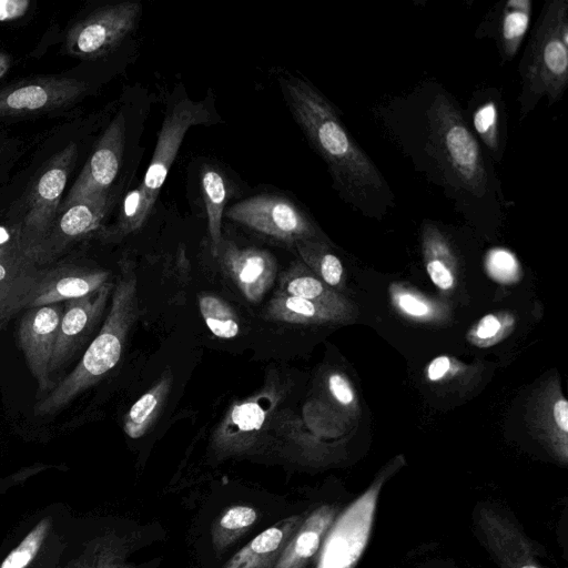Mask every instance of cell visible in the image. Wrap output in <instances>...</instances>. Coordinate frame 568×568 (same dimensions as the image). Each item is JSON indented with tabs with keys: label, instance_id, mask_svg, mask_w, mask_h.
Segmentation results:
<instances>
[{
	"label": "cell",
	"instance_id": "obj_39",
	"mask_svg": "<svg viewBox=\"0 0 568 568\" xmlns=\"http://www.w3.org/2000/svg\"><path fill=\"white\" fill-rule=\"evenodd\" d=\"M449 359L446 356H439L429 364L427 374L430 381L440 379L449 369Z\"/></svg>",
	"mask_w": 568,
	"mask_h": 568
},
{
	"label": "cell",
	"instance_id": "obj_4",
	"mask_svg": "<svg viewBox=\"0 0 568 568\" xmlns=\"http://www.w3.org/2000/svg\"><path fill=\"white\" fill-rule=\"evenodd\" d=\"M429 148L453 186L483 197L488 195L489 175L481 146L458 106L438 94L427 110Z\"/></svg>",
	"mask_w": 568,
	"mask_h": 568
},
{
	"label": "cell",
	"instance_id": "obj_34",
	"mask_svg": "<svg viewBox=\"0 0 568 568\" xmlns=\"http://www.w3.org/2000/svg\"><path fill=\"white\" fill-rule=\"evenodd\" d=\"M427 272L435 285L443 290L453 286L454 277L444 262L440 260H432L427 263Z\"/></svg>",
	"mask_w": 568,
	"mask_h": 568
},
{
	"label": "cell",
	"instance_id": "obj_35",
	"mask_svg": "<svg viewBox=\"0 0 568 568\" xmlns=\"http://www.w3.org/2000/svg\"><path fill=\"white\" fill-rule=\"evenodd\" d=\"M30 6L29 0H0V22L13 21L23 17Z\"/></svg>",
	"mask_w": 568,
	"mask_h": 568
},
{
	"label": "cell",
	"instance_id": "obj_41",
	"mask_svg": "<svg viewBox=\"0 0 568 568\" xmlns=\"http://www.w3.org/2000/svg\"><path fill=\"white\" fill-rule=\"evenodd\" d=\"M493 265L495 270L509 271L514 266V260L509 254L505 252H498L493 257Z\"/></svg>",
	"mask_w": 568,
	"mask_h": 568
},
{
	"label": "cell",
	"instance_id": "obj_28",
	"mask_svg": "<svg viewBox=\"0 0 568 568\" xmlns=\"http://www.w3.org/2000/svg\"><path fill=\"white\" fill-rule=\"evenodd\" d=\"M471 123L490 154L499 160L503 153L501 114L496 98L485 99L473 111Z\"/></svg>",
	"mask_w": 568,
	"mask_h": 568
},
{
	"label": "cell",
	"instance_id": "obj_32",
	"mask_svg": "<svg viewBox=\"0 0 568 568\" xmlns=\"http://www.w3.org/2000/svg\"><path fill=\"white\" fill-rule=\"evenodd\" d=\"M128 544L124 539L108 535L95 542L90 561L83 568H140L125 562Z\"/></svg>",
	"mask_w": 568,
	"mask_h": 568
},
{
	"label": "cell",
	"instance_id": "obj_42",
	"mask_svg": "<svg viewBox=\"0 0 568 568\" xmlns=\"http://www.w3.org/2000/svg\"><path fill=\"white\" fill-rule=\"evenodd\" d=\"M11 65V59L10 57L4 53L0 52V79L8 72Z\"/></svg>",
	"mask_w": 568,
	"mask_h": 568
},
{
	"label": "cell",
	"instance_id": "obj_29",
	"mask_svg": "<svg viewBox=\"0 0 568 568\" xmlns=\"http://www.w3.org/2000/svg\"><path fill=\"white\" fill-rule=\"evenodd\" d=\"M278 292L328 306L332 303L331 294L323 282L308 273V270L298 262L283 273Z\"/></svg>",
	"mask_w": 568,
	"mask_h": 568
},
{
	"label": "cell",
	"instance_id": "obj_37",
	"mask_svg": "<svg viewBox=\"0 0 568 568\" xmlns=\"http://www.w3.org/2000/svg\"><path fill=\"white\" fill-rule=\"evenodd\" d=\"M398 303L403 311L413 316H423L428 312L426 304L408 294L400 295Z\"/></svg>",
	"mask_w": 568,
	"mask_h": 568
},
{
	"label": "cell",
	"instance_id": "obj_19",
	"mask_svg": "<svg viewBox=\"0 0 568 568\" xmlns=\"http://www.w3.org/2000/svg\"><path fill=\"white\" fill-rule=\"evenodd\" d=\"M305 516L286 517L240 549L222 568H272Z\"/></svg>",
	"mask_w": 568,
	"mask_h": 568
},
{
	"label": "cell",
	"instance_id": "obj_1",
	"mask_svg": "<svg viewBox=\"0 0 568 568\" xmlns=\"http://www.w3.org/2000/svg\"><path fill=\"white\" fill-rule=\"evenodd\" d=\"M293 118L328 166L345 201L357 209H383L392 193L374 162L343 125L334 105L308 82L280 80Z\"/></svg>",
	"mask_w": 568,
	"mask_h": 568
},
{
	"label": "cell",
	"instance_id": "obj_22",
	"mask_svg": "<svg viewBox=\"0 0 568 568\" xmlns=\"http://www.w3.org/2000/svg\"><path fill=\"white\" fill-rule=\"evenodd\" d=\"M172 376L166 371L162 377L144 393L129 409L124 417L125 434L135 439L142 437L154 424L169 394Z\"/></svg>",
	"mask_w": 568,
	"mask_h": 568
},
{
	"label": "cell",
	"instance_id": "obj_10",
	"mask_svg": "<svg viewBox=\"0 0 568 568\" xmlns=\"http://www.w3.org/2000/svg\"><path fill=\"white\" fill-rule=\"evenodd\" d=\"M379 495L372 486L338 518L323 548L318 568H352L368 541Z\"/></svg>",
	"mask_w": 568,
	"mask_h": 568
},
{
	"label": "cell",
	"instance_id": "obj_33",
	"mask_svg": "<svg viewBox=\"0 0 568 568\" xmlns=\"http://www.w3.org/2000/svg\"><path fill=\"white\" fill-rule=\"evenodd\" d=\"M50 528L49 518L40 520L3 559L0 568H26L39 552Z\"/></svg>",
	"mask_w": 568,
	"mask_h": 568
},
{
	"label": "cell",
	"instance_id": "obj_30",
	"mask_svg": "<svg viewBox=\"0 0 568 568\" xmlns=\"http://www.w3.org/2000/svg\"><path fill=\"white\" fill-rule=\"evenodd\" d=\"M199 308L209 329L220 338H233L240 326L236 313L221 297L204 294L199 297Z\"/></svg>",
	"mask_w": 568,
	"mask_h": 568
},
{
	"label": "cell",
	"instance_id": "obj_40",
	"mask_svg": "<svg viewBox=\"0 0 568 568\" xmlns=\"http://www.w3.org/2000/svg\"><path fill=\"white\" fill-rule=\"evenodd\" d=\"M554 418L556 425L564 432H568V403L566 399H558L554 405Z\"/></svg>",
	"mask_w": 568,
	"mask_h": 568
},
{
	"label": "cell",
	"instance_id": "obj_38",
	"mask_svg": "<svg viewBox=\"0 0 568 568\" xmlns=\"http://www.w3.org/2000/svg\"><path fill=\"white\" fill-rule=\"evenodd\" d=\"M500 328L499 321L494 315L484 316L477 326L476 334L480 338H489L497 334Z\"/></svg>",
	"mask_w": 568,
	"mask_h": 568
},
{
	"label": "cell",
	"instance_id": "obj_20",
	"mask_svg": "<svg viewBox=\"0 0 568 568\" xmlns=\"http://www.w3.org/2000/svg\"><path fill=\"white\" fill-rule=\"evenodd\" d=\"M335 508L323 505L304 518L272 568H304L333 523Z\"/></svg>",
	"mask_w": 568,
	"mask_h": 568
},
{
	"label": "cell",
	"instance_id": "obj_8",
	"mask_svg": "<svg viewBox=\"0 0 568 568\" xmlns=\"http://www.w3.org/2000/svg\"><path fill=\"white\" fill-rule=\"evenodd\" d=\"M140 13L141 4L136 1L100 8L69 30L68 52L84 59L108 53L134 29Z\"/></svg>",
	"mask_w": 568,
	"mask_h": 568
},
{
	"label": "cell",
	"instance_id": "obj_12",
	"mask_svg": "<svg viewBox=\"0 0 568 568\" xmlns=\"http://www.w3.org/2000/svg\"><path fill=\"white\" fill-rule=\"evenodd\" d=\"M124 139L125 119L119 113L100 138L65 200L60 204L58 213L82 200L109 197V189L120 170Z\"/></svg>",
	"mask_w": 568,
	"mask_h": 568
},
{
	"label": "cell",
	"instance_id": "obj_25",
	"mask_svg": "<svg viewBox=\"0 0 568 568\" xmlns=\"http://www.w3.org/2000/svg\"><path fill=\"white\" fill-rule=\"evenodd\" d=\"M201 190L207 216L211 251L215 255L223 240L221 226L227 201L226 183L219 171L206 168L201 172Z\"/></svg>",
	"mask_w": 568,
	"mask_h": 568
},
{
	"label": "cell",
	"instance_id": "obj_13",
	"mask_svg": "<svg viewBox=\"0 0 568 568\" xmlns=\"http://www.w3.org/2000/svg\"><path fill=\"white\" fill-rule=\"evenodd\" d=\"M112 290L113 283L110 281L94 293L63 302L51 361V375L67 365L94 333Z\"/></svg>",
	"mask_w": 568,
	"mask_h": 568
},
{
	"label": "cell",
	"instance_id": "obj_21",
	"mask_svg": "<svg viewBox=\"0 0 568 568\" xmlns=\"http://www.w3.org/2000/svg\"><path fill=\"white\" fill-rule=\"evenodd\" d=\"M481 524L490 547L505 568H540L521 536L494 514H481Z\"/></svg>",
	"mask_w": 568,
	"mask_h": 568
},
{
	"label": "cell",
	"instance_id": "obj_16",
	"mask_svg": "<svg viewBox=\"0 0 568 568\" xmlns=\"http://www.w3.org/2000/svg\"><path fill=\"white\" fill-rule=\"evenodd\" d=\"M278 399L276 389L266 388L231 406L213 435V448L223 455L242 454L251 449Z\"/></svg>",
	"mask_w": 568,
	"mask_h": 568
},
{
	"label": "cell",
	"instance_id": "obj_2",
	"mask_svg": "<svg viewBox=\"0 0 568 568\" xmlns=\"http://www.w3.org/2000/svg\"><path fill=\"white\" fill-rule=\"evenodd\" d=\"M138 313L136 275L130 263L121 262L103 325L73 371L36 404L34 414L53 415L99 383L119 363Z\"/></svg>",
	"mask_w": 568,
	"mask_h": 568
},
{
	"label": "cell",
	"instance_id": "obj_5",
	"mask_svg": "<svg viewBox=\"0 0 568 568\" xmlns=\"http://www.w3.org/2000/svg\"><path fill=\"white\" fill-rule=\"evenodd\" d=\"M41 268L23 239L20 222L0 225V332L26 308Z\"/></svg>",
	"mask_w": 568,
	"mask_h": 568
},
{
	"label": "cell",
	"instance_id": "obj_6",
	"mask_svg": "<svg viewBox=\"0 0 568 568\" xmlns=\"http://www.w3.org/2000/svg\"><path fill=\"white\" fill-rule=\"evenodd\" d=\"M226 215L287 243L295 244L316 236V229L307 215L292 201L275 194H260L240 201L227 210Z\"/></svg>",
	"mask_w": 568,
	"mask_h": 568
},
{
	"label": "cell",
	"instance_id": "obj_7",
	"mask_svg": "<svg viewBox=\"0 0 568 568\" xmlns=\"http://www.w3.org/2000/svg\"><path fill=\"white\" fill-rule=\"evenodd\" d=\"M211 118L212 113L205 101L183 98L170 108L159 132L150 164L140 184L152 206L158 200L187 130L194 125L209 123Z\"/></svg>",
	"mask_w": 568,
	"mask_h": 568
},
{
	"label": "cell",
	"instance_id": "obj_3",
	"mask_svg": "<svg viewBox=\"0 0 568 568\" xmlns=\"http://www.w3.org/2000/svg\"><path fill=\"white\" fill-rule=\"evenodd\" d=\"M519 74L520 119L542 98L552 105L562 97L568 84L567 0H550L544 6L520 60Z\"/></svg>",
	"mask_w": 568,
	"mask_h": 568
},
{
	"label": "cell",
	"instance_id": "obj_11",
	"mask_svg": "<svg viewBox=\"0 0 568 568\" xmlns=\"http://www.w3.org/2000/svg\"><path fill=\"white\" fill-rule=\"evenodd\" d=\"M62 312L63 303L28 308L17 327L18 346L44 395L54 387L50 367Z\"/></svg>",
	"mask_w": 568,
	"mask_h": 568
},
{
	"label": "cell",
	"instance_id": "obj_31",
	"mask_svg": "<svg viewBox=\"0 0 568 568\" xmlns=\"http://www.w3.org/2000/svg\"><path fill=\"white\" fill-rule=\"evenodd\" d=\"M302 260L331 286L341 282L343 266L339 258L324 248L316 240H302L295 243Z\"/></svg>",
	"mask_w": 568,
	"mask_h": 568
},
{
	"label": "cell",
	"instance_id": "obj_14",
	"mask_svg": "<svg viewBox=\"0 0 568 568\" xmlns=\"http://www.w3.org/2000/svg\"><path fill=\"white\" fill-rule=\"evenodd\" d=\"M88 90L81 80L41 77L0 91V119L48 112L78 101Z\"/></svg>",
	"mask_w": 568,
	"mask_h": 568
},
{
	"label": "cell",
	"instance_id": "obj_15",
	"mask_svg": "<svg viewBox=\"0 0 568 568\" xmlns=\"http://www.w3.org/2000/svg\"><path fill=\"white\" fill-rule=\"evenodd\" d=\"M109 197L82 200L57 214L43 237L31 250L39 265L52 263L75 242L101 227Z\"/></svg>",
	"mask_w": 568,
	"mask_h": 568
},
{
	"label": "cell",
	"instance_id": "obj_26",
	"mask_svg": "<svg viewBox=\"0 0 568 568\" xmlns=\"http://www.w3.org/2000/svg\"><path fill=\"white\" fill-rule=\"evenodd\" d=\"M153 206L145 192L139 185L124 197L116 223L101 232L105 242L118 241L139 230L149 217Z\"/></svg>",
	"mask_w": 568,
	"mask_h": 568
},
{
	"label": "cell",
	"instance_id": "obj_17",
	"mask_svg": "<svg viewBox=\"0 0 568 568\" xmlns=\"http://www.w3.org/2000/svg\"><path fill=\"white\" fill-rule=\"evenodd\" d=\"M110 272L75 264L41 268L26 308L63 303L94 293L110 282Z\"/></svg>",
	"mask_w": 568,
	"mask_h": 568
},
{
	"label": "cell",
	"instance_id": "obj_24",
	"mask_svg": "<svg viewBox=\"0 0 568 568\" xmlns=\"http://www.w3.org/2000/svg\"><path fill=\"white\" fill-rule=\"evenodd\" d=\"M332 312L328 305L277 292L267 304L265 317L288 324H307L327 320Z\"/></svg>",
	"mask_w": 568,
	"mask_h": 568
},
{
	"label": "cell",
	"instance_id": "obj_9",
	"mask_svg": "<svg viewBox=\"0 0 568 568\" xmlns=\"http://www.w3.org/2000/svg\"><path fill=\"white\" fill-rule=\"evenodd\" d=\"M77 159V145L69 143L57 153L32 186L20 222L30 250L43 237L57 216L62 193Z\"/></svg>",
	"mask_w": 568,
	"mask_h": 568
},
{
	"label": "cell",
	"instance_id": "obj_18",
	"mask_svg": "<svg viewBox=\"0 0 568 568\" xmlns=\"http://www.w3.org/2000/svg\"><path fill=\"white\" fill-rule=\"evenodd\" d=\"M214 256L250 302L261 301L275 280L276 262L265 250L239 247L232 241L223 239Z\"/></svg>",
	"mask_w": 568,
	"mask_h": 568
},
{
	"label": "cell",
	"instance_id": "obj_27",
	"mask_svg": "<svg viewBox=\"0 0 568 568\" xmlns=\"http://www.w3.org/2000/svg\"><path fill=\"white\" fill-rule=\"evenodd\" d=\"M257 520V511L247 505L227 508L212 527V545L216 552L234 544Z\"/></svg>",
	"mask_w": 568,
	"mask_h": 568
},
{
	"label": "cell",
	"instance_id": "obj_36",
	"mask_svg": "<svg viewBox=\"0 0 568 568\" xmlns=\"http://www.w3.org/2000/svg\"><path fill=\"white\" fill-rule=\"evenodd\" d=\"M328 388L334 398L343 405H348L354 399L348 382L338 374L331 375L328 378Z\"/></svg>",
	"mask_w": 568,
	"mask_h": 568
},
{
	"label": "cell",
	"instance_id": "obj_43",
	"mask_svg": "<svg viewBox=\"0 0 568 568\" xmlns=\"http://www.w3.org/2000/svg\"><path fill=\"white\" fill-rule=\"evenodd\" d=\"M0 152H1V143H0Z\"/></svg>",
	"mask_w": 568,
	"mask_h": 568
},
{
	"label": "cell",
	"instance_id": "obj_23",
	"mask_svg": "<svg viewBox=\"0 0 568 568\" xmlns=\"http://www.w3.org/2000/svg\"><path fill=\"white\" fill-rule=\"evenodd\" d=\"M531 3L528 0H509L500 11L497 42L504 62L517 53L530 21Z\"/></svg>",
	"mask_w": 568,
	"mask_h": 568
}]
</instances>
